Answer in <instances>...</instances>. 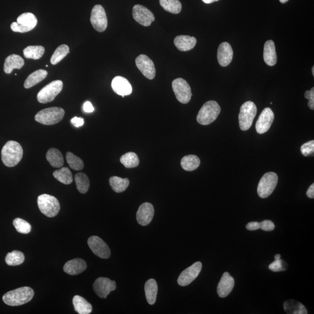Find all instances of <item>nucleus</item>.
<instances>
[{
	"label": "nucleus",
	"mask_w": 314,
	"mask_h": 314,
	"mask_svg": "<svg viewBox=\"0 0 314 314\" xmlns=\"http://www.w3.org/2000/svg\"><path fill=\"white\" fill-rule=\"evenodd\" d=\"M34 294V291L31 288L22 287L6 293L2 297V300L6 305L19 306L31 302Z\"/></svg>",
	"instance_id": "obj_1"
},
{
	"label": "nucleus",
	"mask_w": 314,
	"mask_h": 314,
	"mask_svg": "<svg viewBox=\"0 0 314 314\" xmlns=\"http://www.w3.org/2000/svg\"><path fill=\"white\" fill-rule=\"evenodd\" d=\"M23 157V149L20 144L15 141L6 142L1 150V159L8 167H14L18 164Z\"/></svg>",
	"instance_id": "obj_2"
},
{
	"label": "nucleus",
	"mask_w": 314,
	"mask_h": 314,
	"mask_svg": "<svg viewBox=\"0 0 314 314\" xmlns=\"http://www.w3.org/2000/svg\"><path fill=\"white\" fill-rule=\"evenodd\" d=\"M220 107L218 102L208 101L202 106L198 112L197 121L202 126H208L217 119L220 113Z\"/></svg>",
	"instance_id": "obj_3"
},
{
	"label": "nucleus",
	"mask_w": 314,
	"mask_h": 314,
	"mask_svg": "<svg viewBox=\"0 0 314 314\" xmlns=\"http://www.w3.org/2000/svg\"><path fill=\"white\" fill-rule=\"evenodd\" d=\"M65 111L60 107H51L41 110L35 115V121L45 126H53L62 121Z\"/></svg>",
	"instance_id": "obj_4"
},
{
	"label": "nucleus",
	"mask_w": 314,
	"mask_h": 314,
	"mask_svg": "<svg viewBox=\"0 0 314 314\" xmlns=\"http://www.w3.org/2000/svg\"><path fill=\"white\" fill-rule=\"evenodd\" d=\"M257 112V108L254 102L249 101L242 105L239 115L240 129L246 131L251 127Z\"/></svg>",
	"instance_id": "obj_5"
},
{
	"label": "nucleus",
	"mask_w": 314,
	"mask_h": 314,
	"mask_svg": "<svg viewBox=\"0 0 314 314\" xmlns=\"http://www.w3.org/2000/svg\"><path fill=\"white\" fill-rule=\"evenodd\" d=\"M37 204L41 212L47 217H56L60 212L59 201L53 195L47 194L39 195L37 198Z\"/></svg>",
	"instance_id": "obj_6"
},
{
	"label": "nucleus",
	"mask_w": 314,
	"mask_h": 314,
	"mask_svg": "<svg viewBox=\"0 0 314 314\" xmlns=\"http://www.w3.org/2000/svg\"><path fill=\"white\" fill-rule=\"evenodd\" d=\"M278 182V176L276 173L270 172L265 174L259 181L258 185L257 193L259 196L262 198L270 196L276 188Z\"/></svg>",
	"instance_id": "obj_7"
},
{
	"label": "nucleus",
	"mask_w": 314,
	"mask_h": 314,
	"mask_svg": "<svg viewBox=\"0 0 314 314\" xmlns=\"http://www.w3.org/2000/svg\"><path fill=\"white\" fill-rule=\"evenodd\" d=\"M63 88V82L60 80L51 82L38 93L37 98L42 104L53 101Z\"/></svg>",
	"instance_id": "obj_8"
},
{
	"label": "nucleus",
	"mask_w": 314,
	"mask_h": 314,
	"mask_svg": "<svg viewBox=\"0 0 314 314\" xmlns=\"http://www.w3.org/2000/svg\"><path fill=\"white\" fill-rule=\"evenodd\" d=\"M37 19L32 13L27 12L22 14L17 19V22H13L11 28L13 31L19 33H26L36 27Z\"/></svg>",
	"instance_id": "obj_9"
},
{
	"label": "nucleus",
	"mask_w": 314,
	"mask_h": 314,
	"mask_svg": "<svg viewBox=\"0 0 314 314\" xmlns=\"http://www.w3.org/2000/svg\"><path fill=\"white\" fill-rule=\"evenodd\" d=\"M172 89L176 98L182 104H188L192 96L188 83L182 78H177L172 82Z\"/></svg>",
	"instance_id": "obj_10"
},
{
	"label": "nucleus",
	"mask_w": 314,
	"mask_h": 314,
	"mask_svg": "<svg viewBox=\"0 0 314 314\" xmlns=\"http://www.w3.org/2000/svg\"><path fill=\"white\" fill-rule=\"evenodd\" d=\"M91 22L95 31L102 32L106 30L108 25L106 12L101 5H96L93 8Z\"/></svg>",
	"instance_id": "obj_11"
},
{
	"label": "nucleus",
	"mask_w": 314,
	"mask_h": 314,
	"mask_svg": "<svg viewBox=\"0 0 314 314\" xmlns=\"http://www.w3.org/2000/svg\"><path fill=\"white\" fill-rule=\"evenodd\" d=\"M88 243L90 249L95 255L102 259L110 258L111 255L110 248L100 238L96 236L90 237Z\"/></svg>",
	"instance_id": "obj_12"
},
{
	"label": "nucleus",
	"mask_w": 314,
	"mask_h": 314,
	"mask_svg": "<svg viewBox=\"0 0 314 314\" xmlns=\"http://www.w3.org/2000/svg\"><path fill=\"white\" fill-rule=\"evenodd\" d=\"M132 15L134 20L143 27H150L155 20L153 12L145 6L139 4L133 6Z\"/></svg>",
	"instance_id": "obj_13"
},
{
	"label": "nucleus",
	"mask_w": 314,
	"mask_h": 314,
	"mask_svg": "<svg viewBox=\"0 0 314 314\" xmlns=\"http://www.w3.org/2000/svg\"><path fill=\"white\" fill-rule=\"evenodd\" d=\"M116 288L115 282L107 278H99L94 284L95 293L101 299H106L108 294L116 289Z\"/></svg>",
	"instance_id": "obj_14"
},
{
	"label": "nucleus",
	"mask_w": 314,
	"mask_h": 314,
	"mask_svg": "<svg viewBox=\"0 0 314 314\" xmlns=\"http://www.w3.org/2000/svg\"><path fill=\"white\" fill-rule=\"evenodd\" d=\"M136 65L146 78L152 80L155 78L156 70L155 63L148 56L141 54L136 59Z\"/></svg>",
	"instance_id": "obj_15"
},
{
	"label": "nucleus",
	"mask_w": 314,
	"mask_h": 314,
	"mask_svg": "<svg viewBox=\"0 0 314 314\" xmlns=\"http://www.w3.org/2000/svg\"><path fill=\"white\" fill-rule=\"evenodd\" d=\"M202 269L201 262L198 261L183 271L179 277L178 283L181 286H186L193 282L200 274Z\"/></svg>",
	"instance_id": "obj_16"
},
{
	"label": "nucleus",
	"mask_w": 314,
	"mask_h": 314,
	"mask_svg": "<svg viewBox=\"0 0 314 314\" xmlns=\"http://www.w3.org/2000/svg\"><path fill=\"white\" fill-rule=\"evenodd\" d=\"M274 112L270 108H265L262 111L255 124V129L259 134H264L271 127L274 120Z\"/></svg>",
	"instance_id": "obj_17"
},
{
	"label": "nucleus",
	"mask_w": 314,
	"mask_h": 314,
	"mask_svg": "<svg viewBox=\"0 0 314 314\" xmlns=\"http://www.w3.org/2000/svg\"><path fill=\"white\" fill-rule=\"evenodd\" d=\"M155 208L151 203H145L141 205L137 211L136 218L137 222L140 225H148L153 219Z\"/></svg>",
	"instance_id": "obj_18"
},
{
	"label": "nucleus",
	"mask_w": 314,
	"mask_h": 314,
	"mask_svg": "<svg viewBox=\"0 0 314 314\" xmlns=\"http://www.w3.org/2000/svg\"><path fill=\"white\" fill-rule=\"evenodd\" d=\"M111 86L115 94L121 95L123 97L129 95L132 93V85L124 77H115L112 81Z\"/></svg>",
	"instance_id": "obj_19"
},
{
	"label": "nucleus",
	"mask_w": 314,
	"mask_h": 314,
	"mask_svg": "<svg viewBox=\"0 0 314 314\" xmlns=\"http://www.w3.org/2000/svg\"><path fill=\"white\" fill-rule=\"evenodd\" d=\"M234 286L235 281L231 275L228 272H225L221 278L219 285L217 287V293L221 298H225L231 293Z\"/></svg>",
	"instance_id": "obj_20"
},
{
	"label": "nucleus",
	"mask_w": 314,
	"mask_h": 314,
	"mask_svg": "<svg viewBox=\"0 0 314 314\" xmlns=\"http://www.w3.org/2000/svg\"><path fill=\"white\" fill-rule=\"evenodd\" d=\"M233 51L232 46L227 42L220 45L218 49V62L221 66L226 67L231 63L233 60Z\"/></svg>",
	"instance_id": "obj_21"
},
{
	"label": "nucleus",
	"mask_w": 314,
	"mask_h": 314,
	"mask_svg": "<svg viewBox=\"0 0 314 314\" xmlns=\"http://www.w3.org/2000/svg\"><path fill=\"white\" fill-rule=\"evenodd\" d=\"M87 268L86 262L81 258H75L66 262L63 266V271L70 275L81 274Z\"/></svg>",
	"instance_id": "obj_22"
},
{
	"label": "nucleus",
	"mask_w": 314,
	"mask_h": 314,
	"mask_svg": "<svg viewBox=\"0 0 314 314\" xmlns=\"http://www.w3.org/2000/svg\"><path fill=\"white\" fill-rule=\"evenodd\" d=\"M197 43V40L194 37L190 36H176L174 40V44L177 49L181 51H188L193 49Z\"/></svg>",
	"instance_id": "obj_23"
},
{
	"label": "nucleus",
	"mask_w": 314,
	"mask_h": 314,
	"mask_svg": "<svg viewBox=\"0 0 314 314\" xmlns=\"http://www.w3.org/2000/svg\"><path fill=\"white\" fill-rule=\"evenodd\" d=\"M277 54L273 41L268 40L264 44V60L269 66H274L277 63Z\"/></svg>",
	"instance_id": "obj_24"
},
{
	"label": "nucleus",
	"mask_w": 314,
	"mask_h": 314,
	"mask_svg": "<svg viewBox=\"0 0 314 314\" xmlns=\"http://www.w3.org/2000/svg\"><path fill=\"white\" fill-rule=\"evenodd\" d=\"M25 62L21 56L17 54H12V55L6 57L4 65V70L5 73L9 74L14 69H21L24 66Z\"/></svg>",
	"instance_id": "obj_25"
},
{
	"label": "nucleus",
	"mask_w": 314,
	"mask_h": 314,
	"mask_svg": "<svg viewBox=\"0 0 314 314\" xmlns=\"http://www.w3.org/2000/svg\"><path fill=\"white\" fill-rule=\"evenodd\" d=\"M145 290L147 302L150 305H153L156 302L157 293H158V284L154 279L147 281L145 286Z\"/></svg>",
	"instance_id": "obj_26"
},
{
	"label": "nucleus",
	"mask_w": 314,
	"mask_h": 314,
	"mask_svg": "<svg viewBox=\"0 0 314 314\" xmlns=\"http://www.w3.org/2000/svg\"><path fill=\"white\" fill-rule=\"evenodd\" d=\"M75 312L79 314H89L92 312V306L84 298L76 295L72 300Z\"/></svg>",
	"instance_id": "obj_27"
},
{
	"label": "nucleus",
	"mask_w": 314,
	"mask_h": 314,
	"mask_svg": "<svg viewBox=\"0 0 314 314\" xmlns=\"http://www.w3.org/2000/svg\"><path fill=\"white\" fill-rule=\"evenodd\" d=\"M283 308L289 314H307L306 307L303 304L294 300H286L283 304Z\"/></svg>",
	"instance_id": "obj_28"
},
{
	"label": "nucleus",
	"mask_w": 314,
	"mask_h": 314,
	"mask_svg": "<svg viewBox=\"0 0 314 314\" xmlns=\"http://www.w3.org/2000/svg\"><path fill=\"white\" fill-rule=\"evenodd\" d=\"M48 75L47 70L39 69L36 70L29 76L24 83V87L30 89L36 85L46 78Z\"/></svg>",
	"instance_id": "obj_29"
},
{
	"label": "nucleus",
	"mask_w": 314,
	"mask_h": 314,
	"mask_svg": "<svg viewBox=\"0 0 314 314\" xmlns=\"http://www.w3.org/2000/svg\"><path fill=\"white\" fill-rule=\"evenodd\" d=\"M46 158L53 167L61 168L63 165L62 153L57 149H50L46 154Z\"/></svg>",
	"instance_id": "obj_30"
},
{
	"label": "nucleus",
	"mask_w": 314,
	"mask_h": 314,
	"mask_svg": "<svg viewBox=\"0 0 314 314\" xmlns=\"http://www.w3.org/2000/svg\"><path fill=\"white\" fill-rule=\"evenodd\" d=\"M200 165V160L196 156L188 155L183 157L181 166L187 171H193Z\"/></svg>",
	"instance_id": "obj_31"
},
{
	"label": "nucleus",
	"mask_w": 314,
	"mask_h": 314,
	"mask_svg": "<svg viewBox=\"0 0 314 314\" xmlns=\"http://www.w3.org/2000/svg\"><path fill=\"white\" fill-rule=\"evenodd\" d=\"M110 185L113 190L116 193H122L126 191L129 187V180L127 178L113 176L110 179Z\"/></svg>",
	"instance_id": "obj_32"
},
{
	"label": "nucleus",
	"mask_w": 314,
	"mask_h": 314,
	"mask_svg": "<svg viewBox=\"0 0 314 314\" xmlns=\"http://www.w3.org/2000/svg\"><path fill=\"white\" fill-rule=\"evenodd\" d=\"M44 47L41 46H30L24 50V55L28 59L38 60L43 57Z\"/></svg>",
	"instance_id": "obj_33"
},
{
	"label": "nucleus",
	"mask_w": 314,
	"mask_h": 314,
	"mask_svg": "<svg viewBox=\"0 0 314 314\" xmlns=\"http://www.w3.org/2000/svg\"><path fill=\"white\" fill-rule=\"evenodd\" d=\"M53 176L57 180L63 184L69 185L73 181L72 173L67 167H63L54 171Z\"/></svg>",
	"instance_id": "obj_34"
},
{
	"label": "nucleus",
	"mask_w": 314,
	"mask_h": 314,
	"mask_svg": "<svg viewBox=\"0 0 314 314\" xmlns=\"http://www.w3.org/2000/svg\"><path fill=\"white\" fill-rule=\"evenodd\" d=\"M160 5L166 11L178 14L182 10V4L179 0H159Z\"/></svg>",
	"instance_id": "obj_35"
},
{
	"label": "nucleus",
	"mask_w": 314,
	"mask_h": 314,
	"mask_svg": "<svg viewBox=\"0 0 314 314\" xmlns=\"http://www.w3.org/2000/svg\"><path fill=\"white\" fill-rule=\"evenodd\" d=\"M120 161L127 168H136L140 162L138 156L133 152L125 154L121 157Z\"/></svg>",
	"instance_id": "obj_36"
},
{
	"label": "nucleus",
	"mask_w": 314,
	"mask_h": 314,
	"mask_svg": "<svg viewBox=\"0 0 314 314\" xmlns=\"http://www.w3.org/2000/svg\"><path fill=\"white\" fill-rule=\"evenodd\" d=\"M75 181L77 189L80 193H87L90 187V181L88 176L84 173H78L75 176Z\"/></svg>",
	"instance_id": "obj_37"
},
{
	"label": "nucleus",
	"mask_w": 314,
	"mask_h": 314,
	"mask_svg": "<svg viewBox=\"0 0 314 314\" xmlns=\"http://www.w3.org/2000/svg\"><path fill=\"white\" fill-rule=\"evenodd\" d=\"M24 261V253L18 251L8 252L5 257V262L9 266L19 265L23 263Z\"/></svg>",
	"instance_id": "obj_38"
},
{
	"label": "nucleus",
	"mask_w": 314,
	"mask_h": 314,
	"mask_svg": "<svg viewBox=\"0 0 314 314\" xmlns=\"http://www.w3.org/2000/svg\"><path fill=\"white\" fill-rule=\"evenodd\" d=\"M69 53V48L66 44L61 45L54 51L52 57L51 58V63L52 65H56L62 61L68 54Z\"/></svg>",
	"instance_id": "obj_39"
},
{
	"label": "nucleus",
	"mask_w": 314,
	"mask_h": 314,
	"mask_svg": "<svg viewBox=\"0 0 314 314\" xmlns=\"http://www.w3.org/2000/svg\"><path fill=\"white\" fill-rule=\"evenodd\" d=\"M66 159L70 168L75 171H81L84 168V163L78 157L72 153L68 152L66 155Z\"/></svg>",
	"instance_id": "obj_40"
},
{
	"label": "nucleus",
	"mask_w": 314,
	"mask_h": 314,
	"mask_svg": "<svg viewBox=\"0 0 314 314\" xmlns=\"http://www.w3.org/2000/svg\"><path fill=\"white\" fill-rule=\"evenodd\" d=\"M13 225L19 233L22 234H28L31 230V224L21 219H16L13 220Z\"/></svg>",
	"instance_id": "obj_41"
},
{
	"label": "nucleus",
	"mask_w": 314,
	"mask_h": 314,
	"mask_svg": "<svg viewBox=\"0 0 314 314\" xmlns=\"http://www.w3.org/2000/svg\"><path fill=\"white\" fill-rule=\"evenodd\" d=\"M285 266H286L287 267L286 262L280 259L274 261L272 262V263L269 265V269L273 272L284 271L286 270V267H285Z\"/></svg>",
	"instance_id": "obj_42"
},
{
	"label": "nucleus",
	"mask_w": 314,
	"mask_h": 314,
	"mask_svg": "<svg viewBox=\"0 0 314 314\" xmlns=\"http://www.w3.org/2000/svg\"><path fill=\"white\" fill-rule=\"evenodd\" d=\"M301 152L305 157L312 155L314 152V141L311 140L310 142L304 143L301 147Z\"/></svg>",
	"instance_id": "obj_43"
},
{
	"label": "nucleus",
	"mask_w": 314,
	"mask_h": 314,
	"mask_svg": "<svg viewBox=\"0 0 314 314\" xmlns=\"http://www.w3.org/2000/svg\"><path fill=\"white\" fill-rule=\"evenodd\" d=\"M259 224H260V229L264 231L270 232L275 229V224L270 220H263Z\"/></svg>",
	"instance_id": "obj_44"
},
{
	"label": "nucleus",
	"mask_w": 314,
	"mask_h": 314,
	"mask_svg": "<svg viewBox=\"0 0 314 314\" xmlns=\"http://www.w3.org/2000/svg\"><path fill=\"white\" fill-rule=\"evenodd\" d=\"M71 123L76 127H79L84 124V120L82 118L75 117L71 120Z\"/></svg>",
	"instance_id": "obj_45"
},
{
	"label": "nucleus",
	"mask_w": 314,
	"mask_h": 314,
	"mask_svg": "<svg viewBox=\"0 0 314 314\" xmlns=\"http://www.w3.org/2000/svg\"><path fill=\"white\" fill-rule=\"evenodd\" d=\"M246 229L249 230H256L260 229V224L258 222H251L248 223Z\"/></svg>",
	"instance_id": "obj_46"
},
{
	"label": "nucleus",
	"mask_w": 314,
	"mask_h": 314,
	"mask_svg": "<svg viewBox=\"0 0 314 314\" xmlns=\"http://www.w3.org/2000/svg\"><path fill=\"white\" fill-rule=\"evenodd\" d=\"M83 110L88 113H91L94 110V106H93L92 104L90 101L85 102L84 104H83Z\"/></svg>",
	"instance_id": "obj_47"
},
{
	"label": "nucleus",
	"mask_w": 314,
	"mask_h": 314,
	"mask_svg": "<svg viewBox=\"0 0 314 314\" xmlns=\"http://www.w3.org/2000/svg\"><path fill=\"white\" fill-rule=\"evenodd\" d=\"M305 98L309 100H314V88H313L310 91H307L305 93Z\"/></svg>",
	"instance_id": "obj_48"
},
{
	"label": "nucleus",
	"mask_w": 314,
	"mask_h": 314,
	"mask_svg": "<svg viewBox=\"0 0 314 314\" xmlns=\"http://www.w3.org/2000/svg\"><path fill=\"white\" fill-rule=\"evenodd\" d=\"M307 195L310 198H314V184L310 186L307 191Z\"/></svg>",
	"instance_id": "obj_49"
},
{
	"label": "nucleus",
	"mask_w": 314,
	"mask_h": 314,
	"mask_svg": "<svg viewBox=\"0 0 314 314\" xmlns=\"http://www.w3.org/2000/svg\"><path fill=\"white\" fill-rule=\"evenodd\" d=\"M206 4H211V3L219 1V0H202Z\"/></svg>",
	"instance_id": "obj_50"
},
{
	"label": "nucleus",
	"mask_w": 314,
	"mask_h": 314,
	"mask_svg": "<svg viewBox=\"0 0 314 314\" xmlns=\"http://www.w3.org/2000/svg\"><path fill=\"white\" fill-rule=\"evenodd\" d=\"M281 259V255L280 254H277L275 255V260H277V259Z\"/></svg>",
	"instance_id": "obj_51"
},
{
	"label": "nucleus",
	"mask_w": 314,
	"mask_h": 314,
	"mask_svg": "<svg viewBox=\"0 0 314 314\" xmlns=\"http://www.w3.org/2000/svg\"><path fill=\"white\" fill-rule=\"evenodd\" d=\"M280 1L281 3H283V4H284V3H286V2L289 1V0H280Z\"/></svg>",
	"instance_id": "obj_52"
},
{
	"label": "nucleus",
	"mask_w": 314,
	"mask_h": 314,
	"mask_svg": "<svg viewBox=\"0 0 314 314\" xmlns=\"http://www.w3.org/2000/svg\"><path fill=\"white\" fill-rule=\"evenodd\" d=\"M312 73H313V75L314 76V66H313L312 68Z\"/></svg>",
	"instance_id": "obj_53"
}]
</instances>
